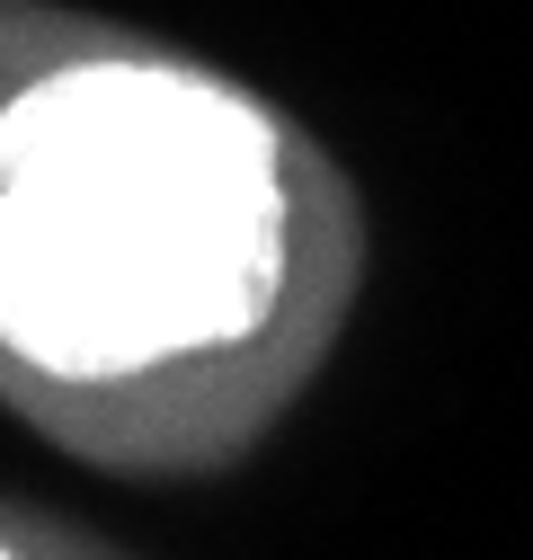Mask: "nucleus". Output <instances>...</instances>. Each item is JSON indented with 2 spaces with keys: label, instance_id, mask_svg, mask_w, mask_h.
Here are the masks:
<instances>
[{
  "label": "nucleus",
  "instance_id": "obj_1",
  "mask_svg": "<svg viewBox=\"0 0 533 560\" xmlns=\"http://www.w3.org/2000/svg\"><path fill=\"white\" fill-rule=\"evenodd\" d=\"M365 187L240 72L0 0V409L116 480H223L339 365Z\"/></svg>",
  "mask_w": 533,
  "mask_h": 560
},
{
  "label": "nucleus",
  "instance_id": "obj_2",
  "mask_svg": "<svg viewBox=\"0 0 533 560\" xmlns=\"http://www.w3.org/2000/svg\"><path fill=\"white\" fill-rule=\"evenodd\" d=\"M116 551L98 525H72L54 508H27V499H0V560H98Z\"/></svg>",
  "mask_w": 533,
  "mask_h": 560
}]
</instances>
